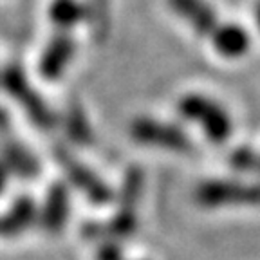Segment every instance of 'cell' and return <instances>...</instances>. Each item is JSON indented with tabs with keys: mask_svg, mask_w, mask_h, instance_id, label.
<instances>
[{
	"mask_svg": "<svg viewBox=\"0 0 260 260\" xmlns=\"http://www.w3.org/2000/svg\"><path fill=\"white\" fill-rule=\"evenodd\" d=\"M143 186H145V175L138 167H132L126 170L125 177H123L121 191H119V206L118 211L114 213L110 222L107 224L105 232H100L98 224H87L85 235L89 239H102L105 233L110 240H126L130 237H134L138 232V203L141 199Z\"/></svg>",
	"mask_w": 260,
	"mask_h": 260,
	"instance_id": "2",
	"label": "cell"
},
{
	"mask_svg": "<svg viewBox=\"0 0 260 260\" xmlns=\"http://www.w3.org/2000/svg\"><path fill=\"white\" fill-rule=\"evenodd\" d=\"M6 184H8V168H6V162L0 161V195L4 193Z\"/></svg>",
	"mask_w": 260,
	"mask_h": 260,
	"instance_id": "17",
	"label": "cell"
},
{
	"mask_svg": "<svg viewBox=\"0 0 260 260\" xmlns=\"http://www.w3.org/2000/svg\"><path fill=\"white\" fill-rule=\"evenodd\" d=\"M253 18H255V25H256V29H258V32H260V0H256L255 9H253Z\"/></svg>",
	"mask_w": 260,
	"mask_h": 260,
	"instance_id": "18",
	"label": "cell"
},
{
	"mask_svg": "<svg viewBox=\"0 0 260 260\" xmlns=\"http://www.w3.org/2000/svg\"><path fill=\"white\" fill-rule=\"evenodd\" d=\"M177 110L184 119L195 123L211 143L222 145L233 134V119L226 107L201 92H188L179 98Z\"/></svg>",
	"mask_w": 260,
	"mask_h": 260,
	"instance_id": "3",
	"label": "cell"
},
{
	"mask_svg": "<svg viewBox=\"0 0 260 260\" xmlns=\"http://www.w3.org/2000/svg\"><path fill=\"white\" fill-rule=\"evenodd\" d=\"M65 130L71 141L80 146H89L92 143V128L89 125V119L85 116V110L80 105H69L65 112Z\"/></svg>",
	"mask_w": 260,
	"mask_h": 260,
	"instance_id": "12",
	"label": "cell"
},
{
	"mask_svg": "<svg viewBox=\"0 0 260 260\" xmlns=\"http://www.w3.org/2000/svg\"><path fill=\"white\" fill-rule=\"evenodd\" d=\"M105 0H92L90 2V22H92L96 37H100L105 27Z\"/></svg>",
	"mask_w": 260,
	"mask_h": 260,
	"instance_id": "16",
	"label": "cell"
},
{
	"mask_svg": "<svg viewBox=\"0 0 260 260\" xmlns=\"http://www.w3.org/2000/svg\"><path fill=\"white\" fill-rule=\"evenodd\" d=\"M228 165L244 174H260V152L251 146H239L230 154Z\"/></svg>",
	"mask_w": 260,
	"mask_h": 260,
	"instance_id": "14",
	"label": "cell"
},
{
	"mask_svg": "<svg viewBox=\"0 0 260 260\" xmlns=\"http://www.w3.org/2000/svg\"><path fill=\"white\" fill-rule=\"evenodd\" d=\"M37 204L31 197L22 195L0 217V237H16L37 220Z\"/></svg>",
	"mask_w": 260,
	"mask_h": 260,
	"instance_id": "11",
	"label": "cell"
},
{
	"mask_svg": "<svg viewBox=\"0 0 260 260\" xmlns=\"http://www.w3.org/2000/svg\"><path fill=\"white\" fill-rule=\"evenodd\" d=\"M67 217H69V191L65 184L54 183L49 188L44 208H42V215L38 219L44 232H47L49 235H58L63 230Z\"/></svg>",
	"mask_w": 260,
	"mask_h": 260,
	"instance_id": "10",
	"label": "cell"
},
{
	"mask_svg": "<svg viewBox=\"0 0 260 260\" xmlns=\"http://www.w3.org/2000/svg\"><path fill=\"white\" fill-rule=\"evenodd\" d=\"M130 136L143 146L175 152V154H186L193 148V141L183 130V126L148 116L136 118L130 123Z\"/></svg>",
	"mask_w": 260,
	"mask_h": 260,
	"instance_id": "5",
	"label": "cell"
},
{
	"mask_svg": "<svg viewBox=\"0 0 260 260\" xmlns=\"http://www.w3.org/2000/svg\"><path fill=\"white\" fill-rule=\"evenodd\" d=\"M195 203L206 210L260 206V181L206 179L193 191Z\"/></svg>",
	"mask_w": 260,
	"mask_h": 260,
	"instance_id": "4",
	"label": "cell"
},
{
	"mask_svg": "<svg viewBox=\"0 0 260 260\" xmlns=\"http://www.w3.org/2000/svg\"><path fill=\"white\" fill-rule=\"evenodd\" d=\"M0 136H2V154L6 157L4 161L8 162L13 170H16V174L20 175V177H37L38 162L35 161L31 152H27V148H24V145L18 139L13 138L9 119L6 116V112H2V110H0Z\"/></svg>",
	"mask_w": 260,
	"mask_h": 260,
	"instance_id": "8",
	"label": "cell"
},
{
	"mask_svg": "<svg viewBox=\"0 0 260 260\" xmlns=\"http://www.w3.org/2000/svg\"><path fill=\"white\" fill-rule=\"evenodd\" d=\"M74 54V42L67 31L56 32L40 58V74L45 80H58L65 73Z\"/></svg>",
	"mask_w": 260,
	"mask_h": 260,
	"instance_id": "9",
	"label": "cell"
},
{
	"mask_svg": "<svg viewBox=\"0 0 260 260\" xmlns=\"http://www.w3.org/2000/svg\"><path fill=\"white\" fill-rule=\"evenodd\" d=\"M2 85L8 90L9 96L15 98L18 105L27 112V116L32 119L35 125H38L40 128H53L56 123L53 112L44 103V100L38 96L37 90L31 87L20 67L9 65L2 73Z\"/></svg>",
	"mask_w": 260,
	"mask_h": 260,
	"instance_id": "6",
	"label": "cell"
},
{
	"mask_svg": "<svg viewBox=\"0 0 260 260\" xmlns=\"http://www.w3.org/2000/svg\"><path fill=\"white\" fill-rule=\"evenodd\" d=\"M56 154V161L61 165V168L65 170L67 177L71 179V183L81 191V193L89 197L92 201V204L98 206H105L112 201V190L109 188V184L105 181L98 177L90 168H87L85 165H81L76 157L69 154L65 148L54 152Z\"/></svg>",
	"mask_w": 260,
	"mask_h": 260,
	"instance_id": "7",
	"label": "cell"
},
{
	"mask_svg": "<svg viewBox=\"0 0 260 260\" xmlns=\"http://www.w3.org/2000/svg\"><path fill=\"white\" fill-rule=\"evenodd\" d=\"M168 6L195 35L210 40L211 47L222 58L239 60L251 49V37L237 22H226L208 0H168Z\"/></svg>",
	"mask_w": 260,
	"mask_h": 260,
	"instance_id": "1",
	"label": "cell"
},
{
	"mask_svg": "<svg viewBox=\"0 0 260 260\" xmlns=\"http://www.w3.org/2000/svg\"><path fill=\"white\" fill-rule=\"evenodd\" d=\"M96 260H125L121 248H119V242L110 239H103L98 246Z\"/></svg>",
	"mask_w": 260,
	"mask_h": 260,
	"instance_id": "15",
	"label": "cell"
},
{
	"mask_svg": "<svg viewBox=\"0 0 260 260\" xmlns=\"http://www.w3.org/2000/svg\"><path fill=\"white\" fill-rule=\"evenodd\" d=\"M83 18V8L78 0H54L51 6V20L60 31H69Z\"/></svg>",
	"mask_w": 260,
	"mask_h": 260,
	"instance_id": "13",
	"label": "cell"
}]
</instances>
